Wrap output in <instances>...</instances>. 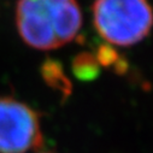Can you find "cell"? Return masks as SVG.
<instances>
[{"instance_id":"1","label":"cell","mask_w":153,"mask_h":153,"mask_svg":"<svg viewBox=\"0 0 153 153\" xmlns=\"http://www.w3.org/2000/svg\"><path fill=\"white\" fill-rule=\"evenodd\" d=\"M16 24L22 40L37 50H54L72 41L82 27L76 0H18Z\"/></svg>"},{"instance_id":"2","label":"cell","mask_w":153,"mask_h":153,"mask_svg":"<svg viewBox=\"0 0 153 153\" xmlns=\"http://www.w3.org/2000/svg\"><path fill=\"white\" fill-rule=\"evenodd\" d=\"M93 22L108 44L131 46L149 34L153 9L148 0H95Z\"/></svg>"},{"instance_id":"3","label":"cell","mask_w":153,"mask_h":153,"mask_svg":"<svg viewBox=\"0 0 153 153\" xmlns=\"http://www.w3.org/2000/svg\"><path fill=\"white\" fill-rule=\"evenodd\" d=\"M42 146L37 112L13 98L0 97V153H27Z\"/></svg>"},{"instance_id":"4","label":"cell","mask_w":153,"mask_h":153,"mask_svg":"<svg viewBox=\"0 0 153 153\" xmlns=\"http://www.w3.org/2000/svg\"><path fill=\"white\" fill-rule=\"evenodd\" d=\"M41 74L45 82L56 91H59L64 95H69L71 93V82L64 74L63 66L59 62L47 59L41 66Z\"/></svg>"},{"instance_id":"5","label":"cell","mask_w":153,"mask_h":153,"mask_svg":"<svg viewBox=\"0 0 153 153\" xmlns=\"http://www.w3.org/2000/svg\"><path fill=\"white\" fill-rule=\"evenodd\" d=\"M74 75L81 81H92L98 77L100 72V65L97 62L94 54L82 52L77 54L72 60Z\"/></svg>"},{"instance_id":"6","label":"cell","mask_w":153,"mask_h":153,"mask_svg":"<svg viewBox=\"0 0 153 153\" xmlns=\"http://www.w3.org/2000/svg\"><path fill=\"white\" fill-rule=\"evenodd\" d=\"M95 58L100 66H114L116 68L121 62V57L118 56V52L111 45H100L97 50Z\"/></svg>"}]
</instances>
